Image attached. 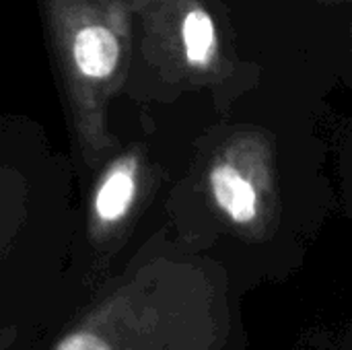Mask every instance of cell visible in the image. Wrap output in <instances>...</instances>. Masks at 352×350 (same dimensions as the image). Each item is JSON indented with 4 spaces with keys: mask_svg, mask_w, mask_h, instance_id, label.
Segmentation results:
<instances>
[{
    "mask_svg": "<svg viewBox=\"0 0 352 350\" xmlns=\"http://www.w3.org/2000/svg\"><path fill=\"white\" fill-rule=\"evenodd\" d=\"M120 60V45L105 27L91 25L78 31L74 39V62L91 78H103L113 72Z\"/></svg>",
    "mask_w": 352,
    "mask_h": 350,
    "instance_id": "2",
    "label": "cell"
},
{
    "mask_svg": "<svg viewBox=\"0 0 352 350\" xmlns=\"http://www.w3.org/2000/svg\"><path fill=\"white\" fill-rule=\"evenodd\" d=\"M56 350H111L101 338L87 334V332H76L70 334L68 338H64Z\"/></svg>",
    "mask_w": 352,
    "mask_h": 350,
    "instance_id": "5",
    "label": "cell"
},
{
    "mask_svg": "<svg viewBox=\"0 0 352 350\" xmlns=\"http://www.w3.org/2000/svg\"><path fill=\"white\" fill-rule=\"evenodd\" d=\"M210 190L219 208L235 225H252L258 219V192L233 165H217L210 171Z\"/></svg>",
    "mask_w": 352,
    "mask_h": 350,
    "instance_id": "1",
    "label": "cell"
},
{
    "mask_svg": "<svg viewBox=\"0 0 352 350\" xmlns=\"http://www.w3.org/2000/svg\"><path fill=\"white\" fill-rule=\"evenodd\" d=\"M182 35H184V47L188 60L198 66L208 64L217 47V33L210 14L202 8L190 10L184 19Z\"/></svg>",
    "mask_w": 352,
    "mask_h": 350,
    "instance_id": "4",
    "label": "cell"
},
{
    "mask_svg": "<svg viewBox=\"0 0 352 350\" xmlns=\"http://www.w3.org/2000/svg\"><path fill=\"white\" fill-rule=\"evenodd\" d=\"M134 192H136L134 163L122 161L107 173V177L103 179L97 192V198H95L97 215L107 223L122 219L132 204Z\"/></svg>",
    "mask_w": 352,
    "mask_h": 350,
    "instance_id": "3",
    "label": "cell"
}]
</instances>
